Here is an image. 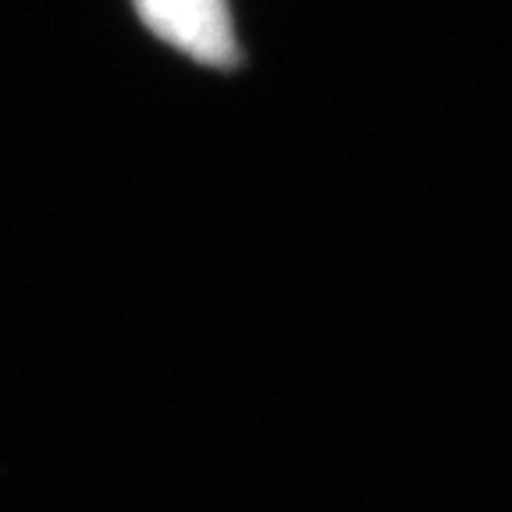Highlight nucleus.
Masks as SVG:
<instances>
[{"label":"nucleus","instance_id":"nucleus-1","mask_svg":"<svg viewBox=\"0 0 512 512\" xmlns=\"http://www.w3.org/2000/svg\"><path fill=\"white\" fill-rule=\"evenodd\" d=\"M143 22L160 40L203 64H228L239 57L228 0H136Z\"/></svg>","mask_w":512,"mask_h":512}]
</instances>
